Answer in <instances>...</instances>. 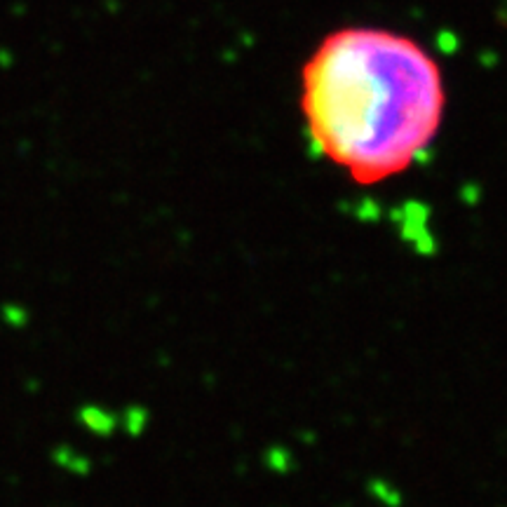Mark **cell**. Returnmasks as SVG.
I'll use <instances>...</instances> for the list:
<instances>
[{
  "label": "cell",
  "instance_id": "cell-1",
  "mask_svg": "<svg viewBox=\"0 0 507 507\" xmlns=\"http://www.w3.org/2000/svg\"><path fill=\"white\" fill-rule=\"evenodd\" d=\"M446 110L435 54L399 31L348 24L301 69V113L320 156L359 186L390 181L430 148Z\"/></svg>",
  "mask_w": 507,
  "mask_h": 507
}]
</instances>
